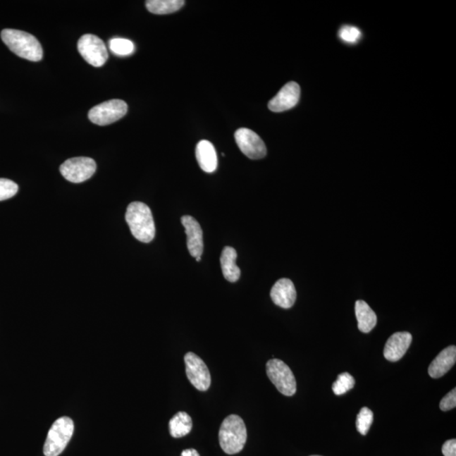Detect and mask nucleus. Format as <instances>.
I'll return each instance as SVG.
<instances>
[{"label": "nucleus", "mask_w": 456, "mask_h": 456, "mask_svg": "<svg viewBox=\"0 0 456 456\" xmlns=\"http://www.w3.org/2000/svg\"><path fill=\"white\" fill-rule=\"evenodd\" d=\"M125 219L132 235L142 242L154 240L156 228L151 209L142 202H132L127 208Z\"/></svg>", "instance_id": "nucleus-1"}, {"label": "nucleus", "mask_w": 456, "mask_h": 456, "mask_svg": "<svg viewBox=\"0 0 456 456\" xmlns=\"http://www.w3.org/2000/svg\"><path fill=\"white\" fill-rule=\"evenodd\" d=\"M125 101L113 99L102 102L89 111L88 118L95 125L104 126L119 121L127 113Z\"/></svg>", "instance_id": "nucleus-6"}, {"label": "nucleus", "mask_w": 456, "mask_h": 456, "mask_svg": "<svg viewBox=\"0 0 456 456\" xmlns=\"http://www.w3.org/2000/svg\"><path fill=\"white\" fill-rule=\"evenodd\" d=\"M456 362V347L450 346L443 350L429 368V374L433 378H440L453 368Z\"/></svg>", "instance_id": "nucleus-15"}, {"label": "nucleus", "mask_w": 456, "mask_h": 456, "mask_svg": "<svg viewBox=\"0 0 456 456\" xmlns=\"http://www.w3.org/2000/svg\"><path fill=\"white\" fill-rule=\"evenodd\" d=\"M412 342V335L409 332H396L388 339L383 356L390 362H398L406 355Z\"/></svg>", "instance_id": "nucleus-13"}, {"label": "nucleus", "mask_w": 456, "mask_h": 456, "mask_svg": "<svg viewBox=\"0 0 456 456\" xmlns=\"http://www.w3.org/2000/svg\"><path fill=\"white\" fill-rule=\"evenodd\" d=\"M61 173L66 180L79 183L87 181L97 170L96 161L89 157H74L68 159L61 166Z\"/></svg>", "instance_id": "nucleus-8"}, {"label": "nucleus", "mask_w": 456, "mask_h": 456, "mask_svg": "<svg viewBox=\"0 0 456 456\" xmlns=\"http://www.w3.org/2000/svg\"><path fill=\"white\" fill-rule=\"evenodd\" d=\"M74 421L68 417L55 421L51 427L44 447L45 456H58L73 436Z\"/></svg>", "instance_id": "nucleus-4"}, {"label": "nucleus", "mask_w": 456, "mask_h": 456, "mask_svg": "<svg viewBox=\"0 0 456 456\" xmlns=\"http://www.w3.org/2000/svg\"><path fill=\"white\" fill-rule=\"evenodd\" d=\"M355 386V379L350 374L343 373L338 375V379L332 385L335 395H342L352 389Z\"/></svg>", "instance_id": "nucleus-22"}, {"label": "nucleus", "mask_w": 456, "mask_h": 456, "mask_svg": "<svg viewBox=\"0 0 456 456\" xmlns=\"http://www.w3.org/2000/svg\"><path fill=\"white\" fill-rule=\"evenodd\" d=\"M183 0H148L147 10L155 15H168L176 12L185 6Z\"/></svg>", "instance_id": "nucleus-20"}, {"label": "nucleus", "mask_w": 456, "mask_h": 456, "mask_svg": "<svg viewBox=\"0 0 456 456\" xmlns=\"http://www.w3.org/2000/svg\"><path fill=\"white\" fill-rule=\"evenodd\" d=\"M185 363L187 377L191 385L199 391H207L211 386V377L204 362L194 352H187Z\"/></svg>", "instance_id": "nucleus-9"}, {"label": "nucleus", "mask_w": 456, "mask_h": 456, "mask_svg": "<svg viewBox=\"0 0 456 456\" xmlns=\"http://www.w3.org/2000/svg\"><path fill=\"white\" fill-rule=\"evenodd\" d=\"M234 137L240 151L249 159L259 160L266 156L265 142L253 130L242 128L235 132Z\"/></svg>", "instance_id": "nucleus-10"}, {"label": "nucleus", "mask_w": 456, "mask_h": 456, "mask_svg": "<svg viewBox=\"0 0 456 456\" xmlns=\"http://www.w3.org/2000/svg\"><path fill=\"white\" fill-rule=\"evenodd\" d=\"M247 441V429L244 420L238 415H230L224 419L219 431L221 448L228 455L240 453Z\"/></svg>", "instance_id": "nucleus-3"}, {"label": "nucleus", "mask_w": 456, "mask_h": 456, "mask_svg": "<svg viewBox=\"0 0 456 456\" xmlns=\"http://www.w3.org/2000/svg\"><path fill=\"white\" fill-rule=\"evenodd\" d=\"M456 407V390L453 389L442 399L440 407L443 412L452 410Z\"/></svg>", "instance_id": "nucleus-26"}, {"label": "nucleus", "mask_w": 456, "mask_h": 456, "mask_svg": "<svg viewBox=\"0 0 456 456\" xmlns=\"http://www.w3.org/2000/svg\"><path fill=\"white\" fill-rule=\"evenodd\" d=\"M2 41L17 56L27 61H40L44 56L42 45L32 34L15 29H4Z\"/></svg>", "instance_id": "nucleus-2"}, {"label": "nucleus", "mask_w": 456, "mask_h": 456, "mask_svg": "<svg viewBox=\"0 0 456 456\" xmlns=\"http://www.w3.org/2000/svg\"><path fill=\"white\" fill-rule=\"evenodd\" d=\"M237 251L232 247H225L221 255V266L225 279L230 283H236L240 278L241 271L236 265Z\"/></svg>", "instance_id": "nucleus-17"}, {"label": "nucleus", "mask_w": 456, "mask_h": 456, "mask_svg": "<svg viewBox=\"0 0 456 456\" xmlns=\"http://www.w3.org/2000/svg\"><path fill=\"white\" fill-rule=\"evenodd\" d=\"M200 259H202V257L196 258V261H197L198 262H199V261H200Z\"/></svg>", "instance_id": "nucleus-29"}, {"label": "nucleus", "mask_w": 456, "mask_h": 456, "mask_svg": "<svg viewBox=\"0 0 456 456\" xmlns=\"http://www.w3.org/2000/svg\"><path fill=\"white\" fill-rule=\"evenodd\" d=\"M195 155L199 168L204 172L211 173L216 171L218 161L216 149L210 142L206 140H200L196 147Z\"/></svg>", "instance_id": "nucleus-16"}, {"label": "nucleus", "mask_w": 456, "mask_h": 456, "mask_svg": "<svg viewBox=\"0 0 456 456\" xmlns=\"http://www.w3.org/2000/svg\"><path fill=\"white\" fill-rule=\"evenodd\" d=\"M300 87L296 82H289L281 89L277 95L272 98L268 108L272 112L281 113L294 108L300 98Z\"/></svg>", "instance_id": "nucleus-11"}, {"label": "nucleus", "mask_w": 456, "mask_h": 456, "mask_svg": "<svg viewBox=\"0 0 456 456\" xmlns=\"http://www.w3.org/2000/svg\"><path fill=\"white\" fill-rule=\"evenodd\" d=\"M374 421V413L368 407L361 409L357 417V429L362 436H366L369 431Z\"/></svg>", "instance_id": "nucleus-23"}, {"label": "nucleus", "mask_w": 456, "mask_h": 456, "mask_svg": "<svg viewBox=\"0 0 456 456\" xmlns=\"http://www.w3.org/2000/svg\"><path fill=\"white\" fill-rule=\"evenodd\" d=\"M109 46L112 53L118 56H129L135 52V45L125 38L115 37L109 40Z\"/></svg>", "instance_id": "nucleus-21"}, {"label": "nucleus", "mask_w": 456, "mask_h": 456, "mask_svg": "<svg viewBox=\"0 0 456 456\" xmlns=\"http://www.w3.org/2000/svg\"><path fill=\"white\" fill-rule=\"evenodd\" d=\"M311 456H319V455H311Z\"/></svg>", "instance_id": "nucleus-30"}, {"label": "nucleus", "mask_w": 456, "mask_h": 456, "mask_svg": "<svg viewBox=\"0 0 456 456\" xmlns=\"http://www.w3.org/2000/svg\"><path fill=\"white\" fill-rule=\"evenodd\" d=\"M78 48L85 61L94 67H101L108 61L109 53L104 42L92 34L80 37Z\"/></svg>", "instance_id": "nucleus-7"}, {"label": "nucleus", "mask_w": 456, "mask_h": 456, "mask_svg": "<svg viewBox=\"0 0 456 456\" xmlns=\"http://www.w3.org/2000/svg\"><path fill=\"white\" fill-rule=\"evenodd\" d=\"M355 313L357 327L364 333H369L377 325V316L370 306L363 300L356 302Z\"/></svg>", "instance_id": "nucleus-18"}, {"label": "nucleus", "mask_w": 456, "mask_h": 456, "mask_svg": "<svg viewBox=\"0 0 456 456\" xmlns=\"http://www.w3.org/2000/svg\"><path fill=\"white\" fill-rule=\"evenodd\" d=\"M266 374L276 389L285 396H292L297 391V382L291 369L284 362L273 359L267 362Z\"/></svg>", "instance_id": "nucleus-5"}, {"label": "nucleus", "mask_w": 456, "mask_h": 456, "mask_svg": "<svg viewBox=\"0 0 456 456\" xmlns=\"http://www.w3.org/2000/svg\"><path fill=\"white\" fill-rule=\"evenodd\" d=\"M339 37L343 42L347 44H357L359 41L362 33L359 28L352 27V25H344L340 29Z\"/></svg>", "instance_id": "nucleus-24"}, {"label": "nucleus", "mask_w": 456, "mask_h": 456, "mask_svg": "<svg viewBox=\"0 0 456 456\" xmlns=\"http://www.w3.org/2000/svg\"><path fill=\"white\" fill-rule=\"evenodd\" d=\"M181 223L185 228L187 246L192 257H202L204 249L203 232L202 227L194 217L183 216Z\"/></svg>", "instance_id": "nucleus-12"}, {"label": "nucleus", "mask_w": 456, "mask_h": 456, "mask_svg": "<svg viewBox=\"0 0 456 456\" xmlns=\"http://www.w3.org/2000/svg\"><path fill=\"white\" fill-rule=\"evenodd\" d=\"M271 297L274 304L281 308L285 309L292 308L297 298L295 285L291 280L280 279L271 288Z\"/></svg>", "instance_id": "nucleus-14"}, {"label": "nucleus", "mask_w": 456, "mask_h": 456, "mask_svg": "<svg viewBox=\"0 0 456 456\" xmlns=\"http://www.w3.org/2000/svg\"><path fill=\"white\" fill-rule=\"evenodd\" d=\"M18 190L19 187L15 182L7 178H0V202L14 197Z\"/></svg>", "instance_id": "nucleus-25"}, {"label": "nucleus", "mask_w": 456, "mask_h": 456, "mask_svg": "<svg viewBox=\"0 0 456 456\" xmlns=\"http://www.w3.org/2000/svg\"><path fill=\"white\" fill-rule=\"evenodd\" d=\"M193 428L191 417L185 412H178L169 421V431L175 438H183L189 434Z\"/></svg>", "instance_id": "nucleus-19"}, {"label": "nucleus", "mask_w": 456, "mask_h": 456, "mask_svg": "<svg viewBox=\"0 0 456 456\" xmlns=\"http://www.w3.org/2000/svg\"><path fill=\"white\" fill-rule=\"evenodd\" d=\"M442 452L445 456H456V440L446 441L442 447Z\"/></svg>", "instance_id": "nucleus-27"}, {"label": "nucleus", "mask_w": 456, "mask_h": 456, "mask_svg": "<svg viewBox=\"0 0 456 456\" xmlns=\"http://www.w3.org/2000/svg\"><path fill=\"white\" fill-rule=\"evenodd\" d=\"M181 456H200L197 450L187 449L183 451Z\"/></svg>", "instance_id": "nucleus-28"}]
</instances>
